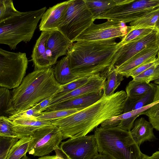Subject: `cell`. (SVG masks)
I'll return each instance as SVG.
<instances>
[{
	"label": "cell",
	"mask_w": 159,
	"mask_h": 159,
	"mask_svg": "<svg viewBox=\"0 0 159 159\" xmlns=\"http://www.w3.org/2000/svg\"><path fill=\"white\" fill-rule=\"evenodd\" d=\"M28 152L34 156H47L59 146L63 139L60 129L53 125L40 128L32 134Z\"/></svg>",
	"instance_id": "9"
},
{
	"label": "cell",
	"mask_w": 159,
	"mask_h": 159,
	"mask_svg": "<svg viewBox=\"0 0 159 159\" xmlns=\"http://www.w3.org/2000/svg\"><path fill=\"white\" fill-rule=\"evenodd\" d=\"M94 20L112 8L130 2L131 0H84Z\"/></svg>",
	"instance_id": "22"
},
{
	"label": "cell",
	"mask_w": 159,
	"mask_h": 159,
	"mask_svg": "<svg viewBox=\"0 0 159 159\" xmlns=\"http://www.w3.org/2000/svg\"><path fill=\"white\" fill-rule=\"evenodd\" d=\"M158 51L157 44L147 47L120 66L115 67L116 71L128 78L133 70L145 63L156 59Z\"/></svg>",
	"instance_id": "13"
},
{
	"label": "cell",
	"mask_w": 159,
	"mask_h": 159,
	"mask_svg": "<svg viewBox=\"0 0 159 159\" xmlns=\"http://www.w3.org/2000/svg\"><path fill=\"white\" fill-rule=\"evenodd\" d=\"M124 76L116 72L114 67L108 74L103 89V95L110 96L113 95L123 80Z\"/></svg>",
	"instance_id": "27"
},
{
	"label": "cell",
	"mask_w": 159,
	"mask_h": 159,
	"mask_svg": "<svg viewBox=\"0 0 159 159\" xmlns=\"http://www.w3.org/2000/svg\"><path fill=\"white\" fill-rule=\"evenodd\" d=\"M130 30L151 28L159 30V7L130 23Z\"/></svg>",
	"instance_id": "23"
},
{
	"label": "cell",
	"mask_w": 159,
	"mask_h": 159,
	"mask_svg": "<svg viewBox=\"0 0 159 159\" xmlns=\"http://www.w3.org/2000/svg\"><path fill=\"white\" fill-rule=\"evenodd\" d=\"M159 78V64L154 65L139 75L133 78V80L146 83Z\"/></svg>",
	"instance_id": "32"
},
{
	"label": "cell",
	"mask_w": 159,
	"mask_h": 159,
	"mask_svg": "<svg viewBox=\"0 0 159 159\" xmlns=\"http://www.w3.org/2000/svg\"><path fill=\"white\" fill-rule=\"evenodd\" d=\"M158 64H159V59L157 57L154 60L142 65L133 70L129 74V76H131L133 78L143 73L150 67Z\"/></svg>",
	"instance_id": "38"
},
{
	"label": "cell",
	"mask_w": 159,
	"mask_h": 159,
	"mask_svg": "<svg viewBox=\"0 0 159 159\" xmlns=\"http://www.w3.org/2000/svg\"><path fill=\"white\" fill-rule=\"evenodd\" d=\"M31 136L19 139L11 149L7 159H21L28 152Z\"/></svg>",
	"instance_id": "29"
},
{
	"label": "cell",
	"mask_w": 159,
	"mask_h": 159,
	"mask_svg": "<svg viewBox=\"0 0 159 159\" xmlns=\"http://www.w3.org/2000/svg\"><path fill=\"white\" fill-rule=\"evenodd\" d=\"M159 38V30L155 29L148 35L122 46L114 54L111 67H118L145 48L157 44Z\"/></svg>",
	"instance_id": "12"
},
{
	"label": "cell",
	"mask_w": 159,
	"mask_h": 159,
	"mask_svg": "<svg viewBox=\"0 0 159 159\" xmlns=\"http://www.w3.org/2000/svg\"><path fill=\"white\" fill-rule=\"evenodd\" d=\"M0 136L17 138L18 137L13 128L12 121L4 116H0Z\"/></svg>",
	"instance_id": "34"
},
{
	"label": "cell",
	"mask_w": 159,
	"mask_h": 159,
	"mask_svg": "<svg viewBox=\"0 0 159 159\" xmlns=\"http://www.w3.org/2000/svg\"><path fill=\"white\" fill-rule=\"evenodd\" d=\"M28 64L24 52H11L0 48V86L16 88L21 83Z\"/></svg>",
	"instance_id": "7"
},
{
	"label": "cell",
	"mask_w": 159,
	"mask_h": 159,
	"mask_svg": "<svg viewBox=\"0 0 159 159\" xmlns=\"http://www.w3.org/2000/svg\"><path fill=\"white\" fill-rule=\"evenodd\" d=\"M159 7V0H131L112 8L96 19L131 22Z\"/></svg>",
	"instance_id": "8"
},
{
	"label": "cell",
	"mask_w": 159,
	"mask_h": 159,
	"mask_svg": "<svg viewBox=\"0 0 159 159\" xmlns=\"http://www.w3.org/2000/svg\"><path fill=\"white\" fill-rule=\"evenodd\" d=\"M54 96L50 97L36 104L34 107L40 113L45 111L48 107Z\"/></svg>",
	"instance_id": "39"
},
{
	"label": "cell",
	"mask_w": 159,
	"mask_h": 159,
	"mask_svg": "<svg viewBox=\"0 0 159 159\" xmlns=\"http://www.w3.org/2000/svg\"><path fill=\"white\" fill-rule=\"evenodd\" d=\"M153 129L149 121L141 117L134 121L130 132L134 141L139 146L145 142L151 141L155 139Z\"/></svg>",
	"instance_id": "20"
},
{
	"label": "cell",
	"mask_w": 159,
	"mask_h": 159,
	"mask_svg": "<svg viewBox=\"0 0 159 159\" xmlns=\"http://www.w3.org/2000/svg\"><path fill=\"white\" fill-rule=\"evenodd\" d=\"M82 109H65L53 110L42 112L38 120L52 121L59 120L77 112Z\"/></svg>",
	"instance_id": "31"
},
{
	"label": "cell",
	"mask_w": 159,
	"mask_h": 159,
	"mask_svg": "<svg viewBox=\"0 0 159 159\" xmlns=\"http://www.w3.org/2000/svg\"><path fill=\"white\" fill-rule=\"evenodd\" d=\"M21 159H30L26 155L24 156Z\"/></svg>",
	"instance_id": "46"
},
{
	"label": "cell",
	"mask_w": 159,
	"mask_h": 159,
	"mask_svg": "<svg viewBox=\"0 0 159 159\" xmlns=\"http://www.w3.org/2000/svg\"><path fill=\"white\" fill-rule=\"evenodd\" d=\"M94 77L96 76L80 78L66 84L61 85V90L54 97L61 96L71 92L85 84Z\"/></svg>",
	"instance_id": "35"
},
{
	"label": "cell",
	"mask_w": 159,
	"mask_h": 159,
	"mask_svg": "<svg viewBox=\"0 0 159 159\" xmlns=\"http://www.w3.org/2000/svg\"><path fill=\"white\" fill-rule=\"evenodd\" d=\"M56 155L53 156H45L40 157L37 159H54L55 158Z\"/></svg>",
	"instance_id": "43"
},
{
	"label": "cell",
	"mask_w": 159,
	"mask_h": 159,
	"mask_svg": "<svg viewBox=\"0 0 159 159\" xmlns=\"http://www.w3.org/2000/svg\"><path fill=\"white\" fill-rule=\"evenodd\" d=\"M155 86L152 83H146L132 80L126 87L127 96L133 98L141 96L148 93Z\"/></svg>",
	"instance_id": "26"
},
{
	"label": "cell",
	"mask_w": 159,
	"mask_h": 159,
	"mask_svg": "<svg viewBox=\"0 0 159 159\" xmlns=\"http://www.w3.org/2000/svg\"><path fill=\"white\" fill-rule=\"evenodd\" d=\"M71 0L58 3L49 7L43 14L39 25L42 31L57 30Z\"/></svg>",
	"instance_id": "15"
},
{
	"label": "cell",
	"mask_w": 159,
	"mask_h": 159,
	"mask_svg": "<svg viewBox=\"0 0 159 159\" xmlns=\"http://www.w3.org/2000/svg\"><path fill=\"white\" fill-rule=\"evenodd\" d=\"M54 149L56 153V157L54 159H70L60 147H56L54 148Z\"/></svg>",
	"instance_id": "40"
},
{
	"label": "cell",
	"mask_w": 159,
	"mask_h": 159,
	"mask_svg": "<svg viewBox=\"0 0 159 159\" xmlns=\"http://www.w3.org/2000/svg\"><path fill=\"white\" fill-rule=\"evenodd\" d=\"M53 69L55 78L57 82L61 85L80 78L72 71L66 56L57 62Z\"/></svg>",
	"instance_id": "21"
},
{
	"label": "cell",
	"mask_w": 159,
	"mask_h": 159,
	"mask_svg": "<svg viewBox=\"0 0 159 159\" xmlns=\"http://www.w3.org/2000/svg\"><path fill=\"white\" fill-rule=\"evenodd\" d=\"M155 29L151 28H142L130 30L119 43V46H122L134 40L145 36Z\"/></svg>",
	"instance_id": "33"
},
{
	"label": "cell",
	"mask_w": 159,
	"mask_h": 159,
	"mask_svg": "<svg viewBox=\"0 0 159 159\" xmlns=\"http://www.w3.org/2000/svg\"><path fill=\"white\" fill-rule=\"evenodd\" d=\"M22 12L15 7L11 0H0V23L20 16Z\"/></svg>",
	"instance_id": "30"
},
{
	"label": "cell",
	"mask_w": 159,
	"mask_h": 159,
	"mask_svg": "<svg viewBox=\"0 0 159 159\" xmlns=\"http://www.w3.org/2000/svg\"><path fill=\"white\" fill-rule=\"evenodd\" d=\"M47 8L22 12L19 16L0 23V43L7 45L11 49L16 48L23 41L30 42L38 24Z\"/></svg>",
	"instance_id": "5"
},
{
	"label": "cell",
	"mask_w": 159,
	"mask_h": 159,
	"mask_svg": "<svg viewBox=\"0 0 159 159\" xmlns=\"http://www.w3.org/2000/svg\"><path fill=\"white\" fill-rule=\"evenodd\" d=\"M16 113L12 101V92L2 87L0 88V116L7 117Z\"/></svg>",
	"instance_id": "25"
},
{
	"label": "cell",
	"mask_w": 159,
	"mask_h": 159,
	"mask_svg": "<svg viewBox=\"0 0 159 159\" xmlns=\"http://www.w3.org/2000/svg\"><path fill=\"white\" fill-rule=\"evenodd\" d=\"M41 113L34 107L24 111L16 113L8 117L9 119L12 121L19 119H29L32 120H38L37 117Z\"/></svg>",
	"instance_id": "37"
},
{
	"label": "cell",
	"mask_w": 159,
	"mask_h": 159,
	"mask_svg": "<svg viewBox=\"0 0 159 159\" xmlns=\"http://www.w3.org/2000/svg\"><path fill=\"white\" fill-rule=\"evenodd\" d=\"M92 159H113L108 156L103 154L99 153Z\"/></svg>",
	"instance_id": "42"
},
{
	"label": "cell",
	"mask_w": 159,
	"mask_h": 159,
	"mask_svg": "<svg viewBox=\"0 0 159 159\" xmlns=\"http://www.w3.org/2000/svg\"><path fill=\"white\" fill-rule=\"evenodd\" d=\"M154 83L157 84H159V78L155 80Z\"/></svg>",
	"instance_id": "45"
},
{
	"label": "cell",
	"mask_w": 159,
	"mask_h": 159,
	"mask_svg": "<svg viewBox=\"0 0 159 159\" xmlns=\"http://www.w3.org/2000/svg\"><path fill=\"white\" fill-rule=\"evenodd\" d=\"M72 44L57 30L50 31L46 43L47 53L52 66L60 57L66 56Z\"/></svg>",
	"instance_id": "14"
},
{
	"label": "cell",
	"mask_w": 159,
	"mask_h": 159,
	"mask_svg": "<svg viewBox=\"0 0 159 159\" xmlns=\"http://www.w3.org/2000/svg\"><path fill=\"white\" fill-rule=\"evenodd\" d=\"M60 148L70 159H92L98 154L94 134L70 138L61 142Z\"/></svg>",
	"instance_id": "11"
},
{
	"label": "cell",
	"mask_w": 159,
	"mask_h": 159,
	"mask_svg": "<svg viewBox=\"0 0 159 159\" xmlns=\"http://www.w3.org/2000/svg\"><path fill=\"white\" fill-rule=\"evenodd\" d=\"M18 140L17 138L0 136V159H7L11 149Z\"/></svg>",
	"instance_id": "36"
},
{
	"label": "cell",
	"mask_w": 159,
	"mask_h": 159,
	"mask_svg": "<svg viewBox=\"0 0 159 159\" xmlns=\"http://www.w3.org/2000/svg\"><path fill=\"white\" fill-rule=\"evenodd\" d=\"M140 159H159V150L154 152L150 156L142 153Z\"/></svg>",
	"instance_id": "41"
},
{
	"label": "cell",
	"mask_w": 159,
	"mask_h": 159,
	"mask_svg": "<svg viewBox=\"0 0 159 159\" xmlns=\"http://www.w3.org/2000/svg\"><path fill=\"white\" fill-rule=\"evenodd\" d=\"M103 90L86 94L48 107L45 111L65 109H83L100 99L103 96Z\"/></svg>",
	"instance_id": "17"
},
{
	"label": "cell",
	"mask_w": 159,
	"mask_h": 159,
	"mask_svg": "<svg viewBox=\"0 0 159 159\" xmlns=\"http://www.w3.org/2000/svg\"><path fill=\"white\" fill-rule=\"evenodd\" d=\"M50 31H42L36 40L31 55L34 70L52 66L47 53L46 43Z\"/></svg>",
	"instance_id": "18"
},
{
	"label": "cell",
	"mask_w": 159,
	"mask_h": 159,
	"mask_svg": "<svg viewBox=\"0 0 159 159\" xmlns=\"http://www.w3.org/2000/svg\"><path fill=\"white\" fill-rule=\"evenodd\" d=\"M125 23L112 20H107L99 24L93 23L77 37L74 42L82 40H102L120 38L122 39L130 30Z\"/></svg>",
	"instance_id": "10"
},
{
	"label": "cell",
	"mask_w": 159,
	"mask_h": 159,
	"mask_svg": "<svg viewBox=\"0 0 159 159\" xmlns=\"http://www.w3.org/2000/svg\"><path fill=\"white\" fill-rule=\"evenodd\" d=\"M99 153L113 159H140L142 153L130 131L117 127L94 130Z\"/></svg>",
	"instance_id": "4"
},
{
	"label": "cell",
	"mask_w": 159,
	"mask_h": 159,
	"mask_svg": "<svg viewBox=\"0 0 159 159\" xmlns=\"http://www.w3.org/2000/svg\"><path fill=\"white\" fill-rule=\"evenodd\" d=\"M94 20L84 0H71L57 30L73 43Z\"/></svg>",
	"instance_id": "6"
},
{
	"label": "cell",
	"mask_w": 159,
	"mask_h": 159,
	"mask_svg": "<svg viewBox=\"0 0 159 159\" xmlns=\"http://www.w3.org/2000/svg\"><path fill=\"white\" fill-rule=\"evenodd\" d=\"M106 79L105 78L94 77L85 84L71 92L60 96H53L48 107L86 94L102 90Z\"/></svg>",
	"instance_id": "16"
},
{
	"label": "cell",
	"mask_w": 159,
	"mask_h": 159,
	"mask_svg": "<svg viewBox=\"0 0 159 159\" xmlns=\"http://www.w3.org/2000/svg\"><path fill=\"white\" fill-rule=\"evenodd\" d=\"M62 86L56 81L52 66L34 70L12 91L16 113L30 109L58 93Z\"/></svg>",
	"instance_id": "3"
},
{
	"label": "cell",
	"mask_w": 159,
	"mask_h": 159,
	"mask_svg": "<svg viewBox=\"0 0 159 159\" xmlns=\"http://www.w3.org/2000/svg\"><path fill=\"white\" fill-rule=\"evenodd\" d=\"M157 46L158 47V53L157 54V58L159 59V39L158 40V42H157Z\"/></svg>",
	"instance_id": "44"
},
{
	"label": "cell",
	"mask_w": 159,
	"mask_h": 159,
	"mask_svg": "<svg viewBox=\"0 0 159 159\" xmlns=\"http://www.w3.org/2000/svg\"><path fill=\"white\" fill-rule=\"evenodd\" d=\"M12 121L19 139L31 136L34 132L40 128L52 125L50 121L29 119H19Z\"/></svg>",
	"instance_id": "19"
},
{
	"label": "cell",
	"mask_w": 159,
	"mask_h": 159,
	"mask_svg": "<svg viewBox=\"0 0 159 159\" xmlns=\"http://www.w3.org/2000/svg\"><path fill=\"white\" fill-rule=\"evenodd\" d=\"M155 101L156 103L142 112L141 115H146L153 128L159 131V84L156 85L153 102Z\"/></svg>",
	"instance_id": "28"
},
{
	"label": "cell",
	"mask_w": 159,
	"mask_h": 159,
	"mask_svg": "<svg viewBox=\"0 0 159 159\" xmlns=\"http://www.w3.org/2000/svg\"><path fill=\"white\" fill-rule=\"evenodd\" d=\"M155 90L156 86L144 95L133 98L127 97L123 113L139 109L152 103Z\"/></svg>",
	"instance_id": "24"
},
{
	"label": "cell",
	"mask_w": 159,
	"mask_h": 159,
	"mask_svg": "<svg viewBox=\"0 0 159 159\" xmlns=\"http://www.w3.org/2000/svg\"><path fill=\"white\" fill-rule=\"evenodd\" d=\"M116 39L80 40L72 43L66 56L72 72L80 78H107L114 67L111 64L114 54L120 47Z\"/></svg>",
	"instance_id": "2"
},
{
	"label": "cell",
	"mask_w": 159,
	"mask_h": 159,
	"mask_svg": "<svg viewBox=\"0 0 159 159\" xmlns=\"http://www.w3.org/2000/svg\"><path fill=\"white\" fill-rule=\"evenodd\" d=\"M127 97L123 90L103 95L91 105L52 123L60 129L63 139L84 136L106 120L123 114Z\"/></svg>",
	"instance_id": "1"
}]
</instances>
